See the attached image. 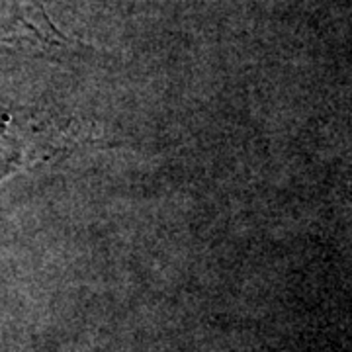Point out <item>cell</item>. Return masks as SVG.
Segmentation results:
<instances>
[{
  "instance_id": "obj_1",
  "label": "cell",
  "mask_w": 352,
  "mask_h": 352,
  "mask_svg": "<svg viewBox=\"0 0 352 352\" xmlns=\"http://www.w3.org/2000/svg\"><path fill=\"white\" fill-rule=\"evenodd\" d=\"M65 145L67 135L45 116L0 106V182L28 164L47 161Z\"/></svg>"
},
{
  "instance_id": "obj_2",
  "label": "cell",
  "mask_w": 352,
  "mask_h": 352,
  "mask_svg": "<svg viewBox=\"0 0 352 352\" xmlns=\"http://www.w3.org/2000/svg\"><path fill=\"white\" fill-rule=\"evenodd\" d=\"M39 41V43H61V34L47 22H34L24 16L0 18V43Z\"/></svg>"
}]
</instances>
